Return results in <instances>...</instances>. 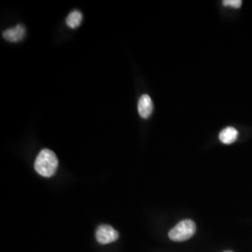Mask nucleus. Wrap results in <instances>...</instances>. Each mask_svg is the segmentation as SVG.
Returning <instances> with one entry per match:
<instances>
[{
    "label": "nucleus",
    "instance_id": "obj_1",
    "mask_svg": "<svg viewBox=\"0 0 252 252\" xmlns=\"http://www.w3.org/2000/svg\"><path fill=\"white\" fill-rule=\"evenodd\" d=\"M57 167L58 159L53 151L44 149L38 153L35 162V169L40 176L51 178L56 173Z\"/></svg>",
    "mask_w": 252,
    "mask_h": 252
},
{
    "label": "nucleus",
    "instance_id": "obj_2",
    "mask_svg": "<svg viewBox=\"0 0 252 252\" xmlns=\"http://www.w3.org/2000/svg\"><path fill=\"white\" fill-rule=\"evenodd\" d=\"M196 232V225L191 220H184L172 228L168 234L169 238L176 242L186 241L193 236Z\"/></svg>",
    "mask_w": 252,
    "mask_h": 252
},
{
    "label": "nucleus",
    "instance_id": "obj_3",
    "mask_svg": "<svg viewBox=\"0 0 252 252\" xmlns=\"http://www.w3.org/2000/svg\"><path fill=\"white\" fill-rule=\"evenodd\" d=\"M96 240L99 244L107 245V244L113 243L119 238V233L117 231L108 224H103L98 226L95 232Z\"/></svg>",
    "mask_w": 252,
    "mask_h": 252
},
{
    "label": "nucleus",
    "instance_id": "obj_4",
    "mask_svg": "<svg viewBox=\"0 0 252 252\" xmlns=\"http://www.w3.org/2000/svg\"><path fill=\"white\" fill-rule=\"evenodd\" d=\"M25 36H26V27L22 25L9 28L3 32V37L10 42L21 41Z\"/></svg>",
    "mask_w": 252,
    "mask_h": 252
},
{
    "label": "nucleus",
    "instance_id": "obj_5",
    "mask_svg": "<svg viewBox=\"0 0 252 252\" xmlns=\"http://www.w3.org/2000/svg\"><path fill=\"white\" fill-rule=\"evenodd\" d=\"M138 113L143 119H148L152 115L153 111V100L150 95L143 94L138 101L137 105Z\"/></svg>",
    "mask_w": 252,
    "mask_h": 252
},
{
    "label": "nucleus",
    "instance_id": "obj_6",
    "mask_svg": "<svg viewBox=\"0 0 252 252\" xmlns=\"http://www.w3.org/2000/svg\"><path fill=\"white\" fill-rule=\"evenodd\" d=\"M238 136V131L234 127H226L224 128L219 135L220 140L223 144L230 145L234 143L237 139Z\"/></svg>",
    "mask_w": 252,
    "mask_h": 252
},
{
    "label": "nucleus",
    "instance_id": "obj_7",
    "mask_svg": "<svg viewBox=\"0 0 252 252\" xmlns=\"http://www.w3.org/2000/svg\"><path fill=\"white\" fill-rule=\"evenodd\" d=\"M81 21H82V13H81V11L73 10L68 14V16L66 17V21L65 22H66L67 27L74 29V28L80 27Z\"/></svg>",
    "mask_w": 252,
    "mask_h": 252
},
{
    "label": "nucleus",
    "instance_id": "obj_8",
    "mask_svg": "<svg viewBox=\"0 0 252 252\" xmlns=\"http://www.w3.org/2000/svg\"><path fill=\"white\" fill-rule=\"evenodd\" d=\"M222 3L224 6H229L233 8H240L242 5L241 0H224L222 1Z\"/></svg>",
    "mask_w": 252,
    "mask_h": 252
},
{
    "label": "nucleus",
    "instance_id": "obj_9",
    "mask_svg": "<svg viewBox=\"0 0 252 252\" xmlns=\"http://www.w3.org/2000/svg\"></svg>",
    "mask_w": 252,
    "mask_h": 252
}]
</instances>
